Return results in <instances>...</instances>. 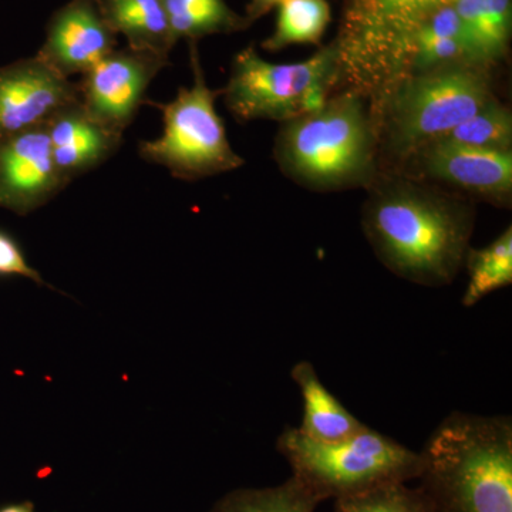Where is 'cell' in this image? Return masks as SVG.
Listing matches in <instances>:
<instances>
[{"label": "cell", "instance_id": "cell-18", "mask_svg": "<svg viewBox=\"0 0 512 512\" xmlns=\"http://www.w3.org/2000/svg\"><path fill=\"white\" fill-rule=\"evenodd\" d=\"M278 8L274 33L262 43L265 50L322 42L332 18L328 0H284Z\"/></svg>", "mask_w": 512, "mask_h": 512}, {"label": "cell", "instance_id": "cell-14", "mask_svg": "<svg viewBox=\"0 0 512 512\" xmlns=\"http://www.w3.org/2000/svg\"><path fill=\"white\" fill-rule=\"evenodd\" d=\"M291 377L302 394L303 417L298 430L303 436L320 443H333L366 429V424L356 419L339 402L338 397L333 396L328 387L320 382L312 363L306 360L296 363L292 367Z\"/></svg>", "mask_w": 512, "mask_h": 512}, {"label": "cell", "instance_id": "cell-6", "mask_svg": "<svg viewBox=\"0 0 512 512\" xmlns=\"http://www.w3.org/2000/svg\"><path fill=\"white\" fill-rule=\"evenodd\" d=\"M339 83L338 43L295 63L268 62L249 46L232 60L221 97L238 123L272 120L281 124L318 110Z\"/></svg>", "mask_w": 512, "mask_h": 512}, {"label": "cell", "instance_id": "cell-23", "mask_svg": "<svg viewBox=\"0 0 512 512\" xmlns=\"http://www.w3.org/2000/svg\"><path fill=\"white\" fill-rule=\"evenodd\" d=\"M484 6L494 45L504 56L510 36L511 0H484Z\"/></svg>", "mask_w": 512, "mask_h": 512}, {"label": "cell", "instance_id": "cell-21", "mask_svg": "<svg viewBox=\"0 0 512 512\" xmlns=\"http://www.w3.org/2000/svg\"><path fill=\"white\" fill-rule=\"evenodd\" d=\"M335 512H430V507L419 487L390 483L336 498Z\"/></svg>", "mask_w": 512, "mask_h": 512}, {"label": "cell", "instance_id": "cell-17", "mask_svg": "<svg viewBox=\"0 0 512 512\" xmlns=\"http://www.w3.org/2000/svg\"><path fill=\"white\" fill-rule=\"evenodd\" d=\"M464 265L468 284L464 308H473L481 299L512 284V228H505L487 247L468 249Z\"/></svg>", "mask_w": 512, "mask_h": 512}, {"label": "cell", "instance_id": "cell-10", "mask_svg": "<svg viewBox=\"0 0 512 512\" xmlns=\"http://www.w3.org/2000/svg\"><path fill=\"white\" fill-rule=\"evenodd\" d=\"M67 185L53 160L46 124L0 138V208L26 217Z\"/></svg>", "mask_w": 512, "mask_h": 512}, {"label": "cell", "instance_id": "cell-12", "mask_svg": "<svg viewBox=\"0 0 512 512\" xmlns=\"http://www.w3.org/2000/svg\"><path fill=\"white\" fill-rule=\"evenodd\" d=\"M117 45V35L97 0H69L47 23L46 39L37 56L57 73L72 79L93 69Z\"/></svg>", "mask_w": 512, "mask_h": 512}, {"label": "cell", "instance_id": "cell-8", "mask_svg": "<svg viewBox=\"0 0 512 512\" xmlns=\"http://www.w3.org/2000/svg\"><path fill=\"white\" fill-rule=\"evenodd\" d=\"M397 173L456 191L468 200L511 207L512 151L481 150L436 141L420 150Z\"/></svg>", "mask_w": 512, "mask_h": 512}, {"label": "cell", "instance_id": "cell-2", "mask_svg": "<svg viewBox=\"0 0 512 512\" xmlns=\"http://www.w3.org/2000/svg\"><path fill=\"white\" fill-rule=\"evenodd\" d=\"M430 512H512V419L453 412L420 451Z\"/></svg>", "mask_w": 512, "mask_h": 512}, {"label": "cell", "instance_id": "cell-13", "mask_svg": "<svg viewBox=\"0 0 512 512\" xmlns=\"http://www.w3.org/2000/svg\"><path fill=\"white\" fill-rule=\"evenodd\" d=\"M46 130L53 160L67 184L109 161L123 143V136L94 120L80 100L57 111Z\"/></svg>", "mask_w": 512, "mask_h": 512}, {"label": "cell", "instance_id": "cell-11", "mask_svg": "<svg viewBox=\"0 0 512 512\" xmlns=\"http://www.w3.org/2000/svg\"><path fill=\"white\" fill-rule=\"evenodd\" d=\"M79 100V84L37 55L0 66V138L43 126Z\"/></svg>", "mask_w": 512, "mask_h": 512}, {"label": "cell", "instance_id": "cell-24", "mask_svg": "<svg viewBox=\"0 0 512 512\" xmlns=\"http://www.w3.org/2000/svg\"><path fill=\"white\" fill-rule=\"evenodd\" d=\"M282 2L284 0H251L248 6V22H254L255 19L261 18L275 6L281 5Z\"/></svg>", "mask_w": 512, "mask_h": 512}, {"label": "cell", "instance_id": "cell-19", "mask_svg": "<svg viewBox=\"0 0 512 512\" xmlns=\"http://www.w3.org/2000/svg\"><path fill=\"white\" fill-rule=\"evenodd\" d=\"M320 503L319 497L292 476L278 487L232 491L211 512H315Z\"/></svg>", "mask_w": 512, "mask_h": 512}, {"label": "cell", "instance_id": "cell-16", "mask_svg": "<svg viewBox=\"0 0 512 512\" xmlns=\"http://www.w3.org/2000/svg\"><path fill=\"white\" fill-rule=\"evenodd\" d=\"M163 6L175 43H195L204 36L244 29L248 23L225 0H163Z\"/></svg>", "mask_w": 512, "mask_h": 512}, {"label": "cell", "instance_id": "cell-22", "mask_svg": "<svg viewBox=\"0 0 512 512\" xmlns=\"http://www.w3.org/2000/svg\"><path fill=\"white\" fill-rule=\"evenodd\" d=\"M15 276L30 279L39 286H49L56 291V288L47 285L40 272L29 264L18 239L5 229H0V278H15Z\"/></svg>", "mask_w": 512, "mask_h": 512}, {"label": "cell", "instance_id": "cell-1", "mask_svg": "<svg viewBox=\"0 0 512 512\" xmlns=\"http://www.w3.org/2000/svg\"><path fill=\"white\" fill-rule=\"evenodd\" d=\"M476 222L474 204L397 171H382L362 208L367 242L392 274L412 284H453Z\"/></svg>", "mask_w": 512, "mask_h": 512}, {"label": "cell", "instance_id": "cell-15", "mask_svg": "<svg viewBox=\"0 0 512 512\" xmlns=\"http://www.w3.org/2000/svg\"><path fill=\"white\" fill-rule=\"evenodd\" d=\"M104 18L127 46L170 57L177 43L171 35L163 0H97Z\"/></svg>", "mask_w": 512, "mask_h": 512}, {"label": "cell", "instance_id": "cell-4", "mask_svg": "<svg viewBox=\"0 0 512 512\" xmlns=\"http://www.w3.org/2000/svg\"><path fill=\"white\" fill-rule=\"evenodd\" d=\"M497 99L491 69L444 67L407 77L372 106L380 138V163L399 171L420 150Z\"/></svg>", "mask_w": 512, "mask_h": 512}, {"label": "cell", "instance_id": "cell-20", "mask_svg": "<svg viewBox=\"0 0 512 512\" xmlns=\"http://www.w3.org/2000/svg\"><path fill=\"white\" fill-rule=\"evenodd\" d=\"M437 141L481 150L512 151L510 107L497 97Z\"/></svg>", "mask_w": 512, "mask_h": 512}, {"label": "cell", "instance_id": "cell-7", "mask_svg": "<svg viewBox=\"0 0 512 512\" xmlns=\"http://www.w3.org/2000/svg\"><path fill=\"white\" fill-rule=\"evenodd\" d=\"M191 70L190 87H181L170 103H151L163 114L161 136L138 144L141 160L161 165L183 181L231 173L245 164L229 143L224 120L215 109L221 89L208 86L195 43Z\"/></svg>", "mask_w": 512, "mask_h": 512}, {"label": "cell", "instance_id": "cell-25", "mask_svg": "<svg viewBox=\"0 0 512 512\" xmlns=\"http://www.w3.org/2000/svg\"><path fill=\"white\" fill-rule=\"evenodd\" d=\"M0 512H35V505L30 501H23L19 504H9L0 508Z\"/></svg>", "mask_w": 512, "mask_h": 512}, {"label": "cell", "instance_id": "cell-3", "mask_svg": "<svg viewBox=\"0 0 512 512\" xmlns=\"http://www.w3.org/2000/svg\"><path fill=\"white\" fill-rule=\"evenodd\" d=\"M274 158L292 183L313 192L369 190L382 174L380 138L370 101L355 90L281 123Z\"/></svg>", "mask_w": 512, "mask_h": 512}, {"label": "cell", "instance_id": "cell-5", "mask_svg": "<svg viewBox=\"0 0 512 512\" xmlns=\"http://www.w3.org/2000/svg\"><path fill=\"white\" fill-rule=\"evenodd\" d=\"M276 448L291 466L292 476L322 501L407 483L420 473V453L370 427L333 443L308 439L296 427H286Z\"/></svg>", "mask_w": 512, "mask_h": 512}, {"label": "cell", "instance_id": "cell-9", "mask_svg": "<svg viewBox=\"0 0 512 512\" xmlns=\"http://www.w3.org/2000/svg\"><path fill=\"white\" fill-rule=\"evenodd\" d=\"M168 64L157 53L117 47L77 82L80 103L94 120L124 136L146 103L148 87Z\"/></svg>", "mask_w": 512, "mask_h": 512}]
</instances>
